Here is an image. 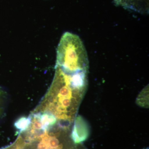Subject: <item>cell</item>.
<instances>
[{
    "mask_svg": "<svg viewBox=\"0 0 149 149\" xmlns=\"http://www.w3.org/2000/svg\"><path fill=\"white\" fill-rule=\"evenodd\" d=\"M53 81L42 111L68 127L75 117L88 86V72L67 73L56 66Z\"/></svg>",
    "mask_w": 149,
    "mask_h": 149,
    "instance_id": "obj_1",
    "label": "cell"
},
{
    "mask_svg": "<svg viewBox=\"0 0 149 149\" xmlns=\"http://www.w3.org/2000/svg\"><path fill=\"white\" fill-rule=\"evenodd\" d=\"M4 93L0 88V117L2 114L3 111V102L4 100Z\"/></svg>",
    "mask_w": 149,
    "mask_h": 149,
    "instance_id": "obj_6",
    "label": "cell"
},
{
    "mask_svg": "<svg viewBox=\"0 0 149 149\" xmlns=\"http://www.w3.org/2000/svg\"><path fill=\"white\" fill-rule=\"evenodd\" d=\"M31 123V118H21L18 120L15 123V125L17 128L21 131L27 130Z\"/></svg>",
    "mask_w": 149,
    "mask_h": 149,
    "instance_id": "obj_5",
    "label": "cell"
},
{
    "mask_svg": "<svg viewBox=\"0 0 149 149\" xmlns=\"http://www.w3.org/2000/svg\"><path fill=\"white\" fill-rule=\"evenodd\" d=\"M88 126L82 118L78 117L75 120L71 138L75 143L80 144L85 141L88 136Z\"/></svg>",
    "mask_w": 149,
    "mask_h": 149,
    "instance_id": "obj_4",
    "label": "cell"
},
{
    "mask_svg": "<svg viewBox=\"0 0 149 149\" xmlns=\"http://www.w3.org/2000/svg\"><path fill=\"white\" fill-rule=\"evenodd\" d=\"M117 6L141 13L149 12V0H114Z\"/></svg>",
    "mask_w": 149,
    "mask_h": 149,
    "instance_id": "obj_3",
    "label": "cell"
},
{
    "mask_svg": "<svg viewBox=\"0 0 149 149\" xmlns=\"http://www.w3.org/2000/svg\"><path fill=\"white\" fill-rule=\"evenodd\" d=\"M56 66L67 73L88 72L89 60L87 51L79 36L66 32L58 46Z\"/></svg>",
    "mask_w": 149,
    "mask_h": 149,
    "instance_id": "obj_2",
    "label": "cell"
}]
</instances>
